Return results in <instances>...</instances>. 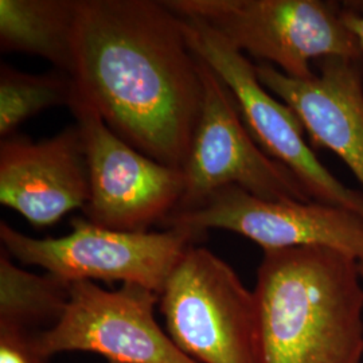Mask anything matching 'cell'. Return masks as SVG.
<instances>
[{"label": "cell", "instance_id": "30bf717a", "mask_svg": "<svg viewBox=\"0 0 363 363\" xmlns=\"http://www.w3.org/2000/svg\"><path fill=\"white\" fill-rule=\"evenodd\" d=\"M163 226L193 233L222 229L241 234L264 252L323 247L363 262V217L319 202L267 201L230 186L214 193L199 208L172 214Z\"/></svg>", "mask_w": 363, "mask_h": 363}, {"label": "cell", "instance_id": "277c9868", "mask_svg": "<svg viewBox=\"0 0 363 363\" xmlns=\"http://www.w3.org/2000/svg\"><path fill=\"white\" fill-rule=\"evenodd\" d=\"M167 334L196 363H259L256 300L233 268L190 247L159 295Z\"/></svg>", "mask_w": 363, "mask_h": 363}, {"label": "cell", "instance_id": "5b68a950", "mask_svg": "<svg viewBox=\"0 0 363 363\" xmlns=\"http://www.w3.org/2000/svg\"><path fill=\"white\" fill-rule=\"evenodd\" d=\"M60 238H34L0 222L1 247L26 265H37L67 283L100 280L143 286L162 294L198 234L181 228L164 232H120L86 218H73Z\"/></svg>", "mask_w": 363, "mask_h": 363}, {"label": "cell", "instance_id": "ac0fdd59", "mask_svg": "<svg viewBox=\"0 0 363 363\" xmlns=\"http://www.w3.org/2000/svg\"><path fill=\"white\" fill-rule=\"evenodd\" d=\"M359 267H361V274H362L363 279V262H359Z\"/></svg>", "mask_w": 363, "mask_h": 363}, {"label": "cell", "instance_id": "5bb4252c", "mask_svg": "<svg viewBox=\"0 0 363 363\" xmlns=\"http://www.w3.org/2000/svg\"><path fill=\"white\" fill-rule=\"evenodd\" d=\"M70 298V283L52 273L35 274L15 265L0 252V325L33 334L60 322Z\"/></svg>", "mask_w": 363, "mask_h": 363}, {"label": "cell", "instance_id": "3957f363", "mask_svg": "<svg viewBox=\"0 0 363 363\" xmlns=\"http://www.w3.org/2000/svg\"><path fill=\"white\" fill-rule=\"evenodd\" d=\"M182 18L202 21L237 50L307 79L311 62L363 58L359 39L343 19V3L323 0H164Z\"/></svg>", "mask_w": 363, "mask_h": 363}, {"label": "cell", "instance_id": "2e32d148", "mask_svg": "<svg viewBox=\"0 0 363 363\" xmlns=\"http://www.w3.org/2000/svg\"><path fill=\"white\" fill-rule=\"evenodd\" d=\"M35 335L26 330L0 325V363H48L35 343Z\"/></svg>", "mask_w": 363, "mask_h": 363}, {"label": "cell", "instance_id": "9a60e30c", "mask_svg": "<svg viewBox=\"0 0 363 363\" xmlns=\"http://www.w3.org/2000/svg\"><path fill=\"white\" fill-rule=\"evenodd\" d=\"M73 79L64 72L23 73L0 66V136L7 139L26 120L54 106H69Z\"/></svg>", "mask_w": 363, "mask_h": 363}, {"label": "cell", "instance_id": "9c48e42d", "mask_svg": "<svg viewBox=\"0 0 363 363\" xmlns=\"http://www.w3.org/2000/svg\"><path fill=\"white\" fill-rule=\"evenodd\" d=\"M157 301V294L133 284L108 291L93 281L70 283L62 318L35 335L37 347L48 358L88 351L109 363H196L156 322Z\"/></svg>", "mask_w": 363, "mask_h": 363}, {"label": "cell", "instance_id": "8992f818", "mask_svg": "<svg viewBox=\"0 0 363 363\" xmlns=\"http://www.w3.org/2000/svg\"><path fill=\"white\" fill-rule=\"evenodd\" d=\"M198 60L203 101L182 167L184 190L174 214L199 208L214 193L230 186L267 201L315 202L296 175L259 147L247 130L232 91Z\"/></svg>", "mask_w": 363, "mask_h": 363}, {"label": "cell", "instance_id": "4fadbf2b", "mask_svg": "<svg viewBox=\"0 0 363 363\" xmlns=\"http://www.w3.org/2000/svg\"><path fill=\"white\" fill-rule=\"evenodd\" d=\"M78 0H0V49L25 52L70 74Z\"/></svg>", "mask_w": 363, "mask_h": 363}, {"label": "cell", "instance_id": "6da1fadb", "mask_svg": "<svg viewBox=\"0 0 363 363\" xmlns=\"http://www.w3.org/2000/svg\"><path fill=\"white\" fill-rule=\"evenodd\" d=\"M73 94L124 142L181 169L202 109L199 60L155 0H78Z\"/></svg>", "mask_w": 363, "mask_h": 363}, {"label": "cell", "instance_id": "e0dca14e", "mask_svg": "<svg viewBox=\"0 0 363 363\" xmlns=\"http://www.w3.org/2000/svg\"><path fill=\"white\" fill-rule=\"evenodd\" d=\"M343 19L355 37L359 39L363 49V1L343 3Z\"/></svg>", "mask_w": 363, "mask_h": 363}, {"label": "cell", "instance_id": "8fae6325", "mask_svg": "<svg viewBox=\"0 0 363 363\" xmlns=\"http://www.w3.org/2000/svg\"><path fill=\"white\" fill-rule=\"evenodd\" d=\"M89 171L77 125L38 143L26 138L0 144V203L35 228L62 220L89 201Z\"/></svg>", "mask_w": 363, "mask_h": 363}, {"label": "cell", "instance_id": "7c38bea8", "mask_svg": "<svg viewBox=\"0 0 363 363\" xmlns=\"http://www.w3.org/2000/svg\"><path fill=\"white\" fill-rule=\"evenodd\" d=\"M319 73L288 77L268 64L256 65L261 84L298 115L308 143L334 152L363 191V58H323Z\"/></svg>", "mask_w": 363, "mask_h": 363}, {"label": "cell", "instance_id": "7a4b0ae2", "mask_svg": "<svg viewBox=\"0 0 363 363\" xmlns=\"http://www.w3.org/2000/svg\"><path fill=\"white\" fill-rule=\"evenodd\" d=\"M259 363H359V261L335 249L264 252L253 291Z\"/></svg>", "mask_w": 363, "mask_h": 363}, {"label": "cell", "instance_id": "ba28073f", "mask_svg": "<svg viewBox=\"0 0 363 363\" xmlns=\"http://www.w3.org/2000/svg\"><path fill=\"white\" fill-rule=\"evenodd\" d=\"M69 108L85 147L91 195L86 220L120 232H148L175 213L184 190L181 169L144 155L111 130L77 96Z\"/></svg>", "mask_w": 363, "mask_h": 363}, {"label": "cell", "instance_id": "52a82bcc", "mask_svg": "<svg viewBox=\"0 0 363 363\" xmlns=\"http://www.w3.org/2000/svg\"><path fill=\"white\" fill-rule=\"evenodd\" d=\"M182 22L191 50L232 91L242 120L259 147L296 175L312 201L363 217V191L343 184L319 160L306 139L298 115L261 84L256 65L202 21L182 18Z\"/></svg>", "mask_w": 363, "mask_h": 363}]
</instances>
